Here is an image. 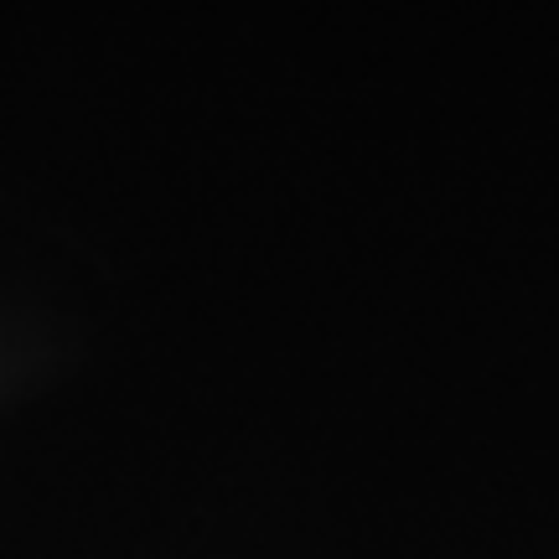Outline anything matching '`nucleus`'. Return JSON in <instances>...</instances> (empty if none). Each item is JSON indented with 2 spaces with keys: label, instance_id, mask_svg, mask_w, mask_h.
Here are the masks:
<instances>
[]
</instances>
